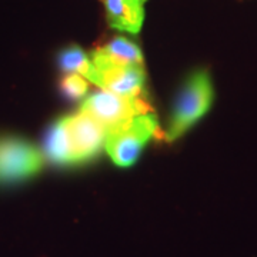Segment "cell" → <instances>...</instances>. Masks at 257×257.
<instances>
[{"mask_svg": "<svg viewBox=\"0 0 257 257\" xmlns=\"http://www.w3.org/2000/svg\"><path fill=\"white\" fill-rule=\"evenodd\" d=\"M62 92L69 99H80L87 92V82L80 74H69L60 82Z\"/></svg>", "mask_w": 257, "mask_h": 257, "instance_id": "10", "label": "cell"}, {"mask_svg": "<svg viewBox=\"0 0 257 257\" xmlns=\"http://www.w3.org/2000/svg\"><path fill=\"white\" fill-rule=\"evenodd\" d=\"M62 121L72 155V163H82L99 153L107 136V130L103 124L84 111L63 117Z\"/></svg>", "mask_w": 257, "mask_h": 257, "instance_id": "6", "label": "cell"}, {"mask_svg": "<svg viewBox=\"0 0 257 257\" xmlns=\"http://www.w3.org/2000/svg\"><path fill=\"white\" fill-rule=\"evenodd\" d=\"M80 111L90 114L109 132L127 123L136 116L152 111V107L143 97H128L101 90L83 101Z\"/></svg>", "mask_w": 257, "mask_h": 257, "instance_id": "4", "label": "cell"}, {"mask_svg": "<svg viewBox=\"0 0 257 257\" xmlns=\"http://www.w3.org/2000/svg\"><path fill=\"white\" fill-rule=\"evenodd\" d=\"M213 83L206 70H197L187 77L176 99L165 138L173 142L184 135L209 111L213 103Z\"/></svg>", "mask_w": 257, "mask_h": 257, "instance_id": "1", "label": "cell"}, {"mask_svg": "<svg viewBox=\"0 0 257 257\" xmlns=\"http://www.w3.org/2000/svg\"><path fill=\"white\" fill-rule=\"evenodd\" d=\"M146 0H104L110 28L138 35L145 20Z\"/></svg>", "mask_w": 257, "mask_h": 257, "instance_id": "7", "label": "cell"}, {"mask_svg": "<svg viewBox=\"0 0 257 257\" xmlns=\"http://www.w3.org/2000/svg\"><path fill=\"white\" fill-rule=\"evenodd\" d=\"M160 135L156 116L149 111L107 132L104 146L114 165L128 167L138 160L143 146Z\"/></svg>", "mask_w": 257, "mask_h": 257, "instance_id": "2", "label": "cell"}, {"mask_svg": "<svg viewBox=\"0 0 257 257\" xmlns=\"http://www.w3.org/2000/svg\"><path fill=\"white\" fill-rule=\"evenodd\" d=\"M99 49L113 60L120 63L139 64V66L143 64V56L140 47L126 37H114Z\"/></svg>", "mask_w": 257, "mask_h": 257, "instance_id": "8", "label": "cell"}, {"mask_svg": "<svg viewBox=\"0 0 257 257\" xmlns=\"http://www.w3.org/2000/svg\"><path fill=\"white\" fill-rule=\"evenodd\" d=\"M57 63L67 74H80L87 80L93 72L92 60L79 46H69L63 49L57 57Z\"/></svg>", "mask_w": 257, "mask_h": 257, "instance_id": "9", "label": "cell"}, {"mask_svg": "<svg viewBox=\"0 0 257 257\" xmlns=\"http://www.w3.org/2000/svg\"><path fill=\"white\" fill-rule=\"evenodd\" d=\"M93 72L89 80L103 90L128 97H143L145 72L139 64H124L113 60L96 49L90 57Z\"/></svg>", "mask_w": 257, "mask_h": 257, "instance_id": "3", "label": "cell"}, {"mask_svg": "<svg viewBox=\"0 0 257 257\" xmlns=\"http://www.w3.org/2000/svg\"><path fill=\"white\" fill-rule=\"evenodd\" d=\"M42 155L19 138H0V184L16 183L35 176L42 167Z\"/></svg>", "mask_w": 257, "mask_h": 257, "instance_id": "5", "label": "cell"}]
</instances>
